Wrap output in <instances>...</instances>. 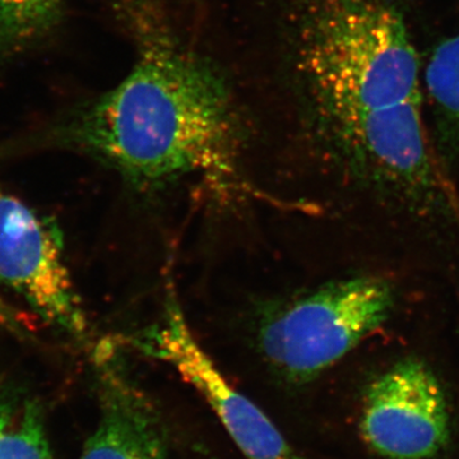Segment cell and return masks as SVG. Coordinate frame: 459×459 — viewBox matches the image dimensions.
<instances>
[{
	"mask_svg": "<svg viewBox=\"0 0 459 459\" xmlns=\"http://www.w3.org/2000/svg\"><path fill=\"white\" fill-rule=\"evenodd\" d=\"M452 212L458 217L459 220V198L455 195V192L452 195Z\"/></svg>",
	"mask_w": 459,
	"mask_h": 459,
	"instance_id": "12",
	"label": "cell"
},
{
	"mask_svg": "<svg viewBox=\"0 0 459 459\" xmlns=\"http://www.w3.org/2000/svg\"><path fill=\"white\" fill-rule=\"evenodd\" d=\"M0 325L18 333H22L29 327L23 316H21L16 309L9 307L2 298H0Z\"/></svg>",
	"mask_w": 459,
	"mask_h": 459,
	"instance_id": "11",
	"label": "cell"
},
{
	"mask_svg": "<svg viewBox=\"0 0 459 459\" xmlns=\"http://www.w3.org/2000/svg\"><path fill=\"white\" fill-rule=\"evenodd\" d=\"M0 459H49L40 413L32 404L18 416L9 410L0 420Z\"/></svg>",
	"mask_w": 459,
	"mask_h": 459,
	"instance_id": "10",
	"label": "cell"
},
{
	"mask_svg": "<svg viewBox=\"0 0 459 459\" xmlns=\"http://www.w3.org/2000/svg\"><path fill=\"white\" fill-rule=\"evenodd\" d=\"M394 305V286L385 277L334 281L268 314L259 347L281 376L309 382L382 328Z\"/></svg>",
	"mask_w": 459,
	"mask_h": 459,
	"instance_id": "3",
	"label": "cell"
},
{
	"mask_svg": "<svg viewBox=\"0 0 459 459\" xmlns=\"http://www.w3.org/2000/svg\"><path fill=\"white\" fill-rule=\"evenodd\" d=\"M0 282L53 327L74 336L87 329L56 225L0 186Z\"/></svg>",
	"mask_w": 459,
	"mask_h": 459,
	"instance_id": "5",
	"label": "cell"
},
{
	"mask_svg": "<svg viewBox=\"0 0 459 459\" xmlns=\"http://www.w3.org/2000/svg\"><path fill=\"white\" fill-rule=\"evenodd\" d=\"M9 409H11V407H9L7 402H4L0 398V420H2L3 416L8 412Z\"/></svg>",
	"mask_w": 459,
	"mask_h": 459,
	"instance_id": "13",
	"label": "cell"
},
{
	"mask_svg": "<svg viewBox=\"0 0 459 459\" xmlns=\"http://www.w3.org/2000/svg\"><path fill=\"white\" fill-rule=\"evenodd\" d=\"M124 3L131 71L77 114L69 138L138 190L188 179L238 188L243 129L225 78L179 40L153 0Z\"/></svg>",
	"mask_w": 459,
	"mask_h": 459,
	"instance_id": "1",
	"label": "cell"
},
{
	"mask_svg": "<svg viewBox=\"0 0 459 459\" xmlns=\"http://www.w3.org/2000/svg\"><path fill=\"white\" fill-rule=\"evenodd\" d=\"M360 428L370 448L386 458L435 457L451 437L442 383L420 359L395 362L368 388Z\"/></svg>",
	"mask_w": 459,
	"mask_h": 459,
	"instance_id": "6",
	"label": "cell"
},
{
	"mask_svg": "<svg viewBox=\"0 0 459 459\" xmlns=\"http://www.w3.org/2000/svg\"><path fill=\"white\" fill-rule=\"evenodd\" d=\"M101 358V419L81 459H169L164 428L150 402L115 362L113 347Z\"/></svg>",
	"mask_w": 459,
	"mask_h": 459,
	"instance_id": "7",
	"label": "cell"
},
{
	"mask_svg": "<svg viewBox=\"0 0 459 459\" xmlns=\"http://www.w3.org/2000/svg\"><path fill=\"white\" fill-rule=\"evenodd\" d=\"M132 346L166 362L207 402L247 459H307L258 406L230 385L193 334L174 291L152 327L133 337Z\"/></svg>",
	"mask_w": 459,
	"mask_h": 459,
	"instance_id": "4",
	"label": "cell"
},
{
	"mask_svg": "<svg viewBox=\"0 0 459 459\" xmlns=\"http://www.w3.org/2000/svg\"><path fill=\"white\" fill-rule=\"evenodd\" d=\"M292 74L328 153L422 114L420 57L392 0H300Z\"/></svg>",
	"mask_w": 459,
	"mask_h": 459,
	"instance_id": "2",
	"label": "cell"
},
{
	"mask_svg": "<svg viewBox=\"0 0 459 459\" xmlns=\"http://www.w3.org/2000/svg\"><path fill=\"white\" fill-rule=\"evenodd\" d=\"M63 0H0V56L40 40L62 16Z\"/></svg>",
	"mask_w": 459,
	"mask_h": 459,
	"instance_id": "9",
	"label": "cell"
},
{
	"mask_svg": "<svg viewBox=\"0 0 459 459\" xmlns=\"http://www.w3.org/2000/svg\"><path fill=\"white\" fill-rule=\"evenodd\" d=\"M435 137L444 156L459 153V35L437 45L424 71Z\"/></svg>",
	"mask_w": 459,
	"mask_h": 459,
	"instance_id": "8",
	"label": "cell"
}]
</instances>
